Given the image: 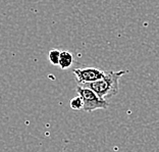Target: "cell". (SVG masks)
<instances>
[{
    "mask_svg": "<svg viewBox=\"0 0 159 152\" xmlns=\"http://www.w3.org/2000/svg\"><path fill=\"white\" fill-rule=\"evenodd\" d=\"M126 71H105V76L95 83L84 85L86 88L91 89L95 92L101 99L106 100L108 98L115 96L119 91V79H120Z\"/></svg>",
    "mask_w": 159,
    "mask_h": 152,
    "instance_id": "6da1fadb",
    "label": "cell"
},
{
    "mask_svg": "<svg viewBox=\"0 0 159 152\" xmlns=\"http://www.w3.org/2000/svg\"><path fill=\"white\" fill-rule=\"evenodd\" d=\"M75 91L83 99V102H84L83 110L86 113H93L94 110L97 109H106L109 106L107 100L101 99L91 89L86 88L84 86H78Z\"/></svg>",
    "mask_w": 159,
    "mask_h": 152,
    "instance_id": "7a4b0ae2",
    "label": "cell"
},
{
    "mask_svg": "<svg viewBox=\"0 0 159 152\" xmlns=\"http://www.w3.org/2000/svg\"><path fill=\"white\" fill-rule=\"evenodd\" d=\"M74 75L80 86H84L87 84H91V83L100 81L105 76V71L96 67H84L75 68Z\"/></svg>",
    "mask_w": 159,
    "mask_h": 152,
    "instance_id": "3957f363",
    "label": "cell"
},
{
    "mask_svg": "<svg viewBox=\"0 0 159 152\" xmlns=\"http://www.w3.org/2000/svg\"><path fill=\"white\" fill-rule=\"evenodd\" d=\"M74 63V56L70 52L66 51H61L60 53V57H59V63L58 66L62 70H66V68H70Z\"/></svg>",
    "mask_w": 159,
    "mask_h": 152,
    "instance_id": "277c9868",
    "label": "cell"
},
{
    "mask_svg": "<svg viewBox=\"0 0 159 152\" xmlns=\"http://www.w3.org/2000/svg\"><path fill=\"white\" fill-rule=\"evenodd\" d=\"M60 53H61V51H59L58 49H51L48 52V59L53 66H58Z\"/></svg>",
    "mask_w": 159,
    "mask_h": 152,
    "instance_id": "5b68a950",
    "label": "cell"
},
{
    "mask_svg": "<svg viewBox=\"0 0 159 152\" xmlns=\"http://www.w3.org/2000/svg\"><path fill=\"white\" fill-rule=\"evenodd\" d=\"M70 108L74 110H81L83 109V107H84V102H83V99L81 98L80 96H77V97H74V98H71L70 100Z\"/></svg>",
    "mask_w": 159,
    "mask_h": 152,
    "instance_id": "8992f818",
    "label": "cell"
}]
</instances>
